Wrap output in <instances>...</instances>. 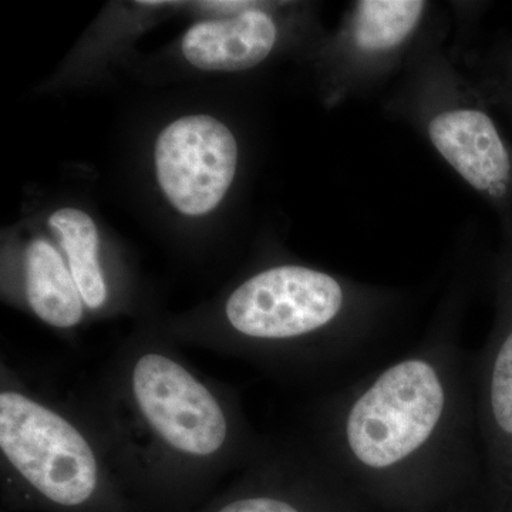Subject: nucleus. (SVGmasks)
<instances>
[{"label":"nucleus","mask_w":512,"mask_h":512,"mask_svg":"<svg viewBox=\"0 0 512 512\" xmlns=\"http://www.w3.org/2000/svg\"><path fill=\"white\" fill-rule=\"evenodd\" d=\"M466 427L457 348L430 343L342 400L333 423L339 478L370 507L430 511L460 480Z\"/></svg>","instance_id":"1"},{"label":"nucleus","mask_w":512,"mask_h":512,"mask_svg":"<svg viewBox=\"0 0 512 512\" xmlns=\"http://www.w3.org/2000/svg\"><path fill=\"white\" fill-rule=\"evenodd\" d=\"M359 293L336 276L299 265L265 269L229 296L225 315L239 335L292 342L359 330Z\"/></svg>","instance_id":"2"},{"label":"nucleus","mask_w":512,"mask_h":512,"mask_svg":"<svg viewBox=\"0 0 512 512\" xmlns=\"http://www.w3.org/2000/svg\"><path fill=\"white\" fill-rule=\"evenodd\" d=\"M0 448L43 500L82 511L99 493V466L89 441L64 417L25 394H0Z\"/></svg>","instance_id":"3"},{"label":"nucleus","mask_w":512,"mask_h":512,"mask_svg":"<svg viewBox=\"0 0 512 512\" xmlns=\"http://www.w3.org/2000/svg\"><path fill=\"white\" fill-rule=\"evenodd\" d=\"M134 399L150 426L185 456L208 457L228 437V420L214 394L180 363L160 353L137 360Z\"/></svg>","instance_id":"4"},{"label":"nucleus","mask_w":512,"mask_h":512,"mask_svg":"<svg viewBox=\"0 0 512 512\" xmlns=\"http://www.w3.org/2000/svg\"><path fill=\"white\" fill-rule=\"evenodd\" d=\"M237 164L234 134L211 116L175 120L157 138L158 183L173 207L190 217L208 214L220 205Z\"/></svg>","instance_id":"5"},{"label":"nucleus","mask_w":512,"mask_h":512,"mask_svg":"<svg viewBox=\"0 0 512 512\" xmlns=\"http://www.w3.org/2000/svg\"><path fill=\"white\" fill-rule=\"evenodd\" d=\"M427 133L437 153L473 190L494 202L510 197L511 151L487 111L446 107L431 116Z\"/></svg>","instance_id":"6"},{"label":"nucleus","mask_w":512,"mask_h":512,"mask_svg":"<svg viewBox=\"0 0 512 512\" xmlns=\"http://www.w3.org/2000/svg\"><path fill=\"white\" fill-rule=\"evenodd\" d=\"M278 40L274 18L258 3L232 18L192 26L183 39L185 59L205 72H242L264 62Z\"/></svg>","instance_id":"7"},{"label":"nucleus","mask_w":512,"mask_h":512,"mask_svg":"<svg viewBox=\"0 0 512 512\" xmlns=\"http://www.w3.org/2000/svg\"><path fill=\"white\" fill-rule=\"evenodd\" d=\"M26 292L30 308L47 325L73 328L83 318V299L62 256L45 239L26 252Z\"/></svg>","instance_id":"8"},{"label":"nucleus","mask_w":512,"mask_h":512,"mask_svg":"<svg viewBox=\"0 0 512 512\" xmlns=\"http://www.w3.org/2000/svg\"><path fill=\"white\" fill-rule=\"evenodd\" d=\"M427 3L420 0H362L348 25L349 45L357 56L379 59L397 52L419 28Z\"/></svg>","instance_id":"9"},{"label":"nucleus","mask_w":512,"mask_h":512,"mask_svg":"<svg viewBox=\"0 0 512 512\" xmlns=\"http://www.w3.org/2000/svg\"><path fill=\"white\" fill-rule=\"evenodd\" d=\"M60 244L66 252L69 269L84 305L97 309L107 299V286L99 264V232L86 212L63 208L50 217Z\"/></svg>","instance_id":"10"},{"label":"nucleus","mask_w":512,"mask_h":512,"mask_svg":"<svg viewBox=\"0 0 512 512\" xmlns=\"http://www.w3.org/2000/svg\"><path fill=\"white\" fill-rule=\"evenodd\" d=\"M214 512H370L342 480L326 487H262L225 501Z\"/></svg>","instance_id":"11"},{"label":"nucleus","mask_w":512,"mask_h":512,"mask_svg":"<svg viewBox=\"0 0 512 512\" xmlns=\"http://www.w3.org/2000/svg\"><path fill=\"white\" fill-rule=\"evenodd\" d=\"M254 5L252 2H201L202 8L224 10V12H242Z\"/></svg>","instance_id":"12"},{"label":"nucleus","mask_w":512,"mask_h":512,"mask_svg":"<svg viewBox=\"0 0 512 512\" xmlns=\"http://www.w3.org/2000/svg\"><path fill=\"white\" fill-rule=\"evenodd\" d=\"M508 467H510L512 470V457H511L510 463H508Z\"/></svg>","instance_id":"13"}]
</instances>
